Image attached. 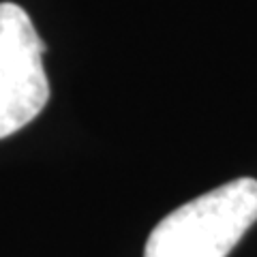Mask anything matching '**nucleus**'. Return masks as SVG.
I'll return each mask as SVG.
<instances>
[{
    "instance_id": "1",
    "label": "nucleus",
    "mask_w": 257,
    "mask_h": 257,
    "mask_svg": "<svg viewBox=\"0 0 257 257\" xmlns=\"http://www.w3.org/2000/svg\"><path fill=\"white\" fill-rule=\"evenodd\" d=\"M255 223L257 180L238 178L167 214L144 257H227Z\"/></svg>"
},
{
    "instance_id": "2",
    "label": "nucleus",
    "mask_w": 257,
    "mask_h": 257,
    "mask_svg": "<svg viewBox=\"0 0 257 257\" xmlns=\"http://www.w3.org/2000/svg\"><path fill=\"white\" fill-rule=\"evenodd\" d=\"M45 43L20 5L0 3V140L30 124L50 101Z\"/></svg>"
}]
</instances>
